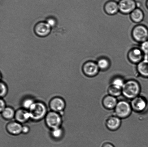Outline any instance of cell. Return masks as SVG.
Instances as JSON below:
<instances>
[{
	"label": "cell",
	"instance_id": "cell-21",
	"mask_svg": "<svg viewBox=\"0 0 148 147\" xmlns=\"http://www.w3.org/2000/svg\"><path fill=\"white\" fill-rule=\"evenodd\" d=\"M3 117L7 120H10L14 117L15 112L14 109L10 107H6L1 112Z\"/></svg>",
	"mask_w": 148,
	"mask_h": 147
},
{
	"label": "cell",
	"instance_id": "cell-25",
	"mask_svg": "<svg viewBox=\"0 0 148 147\" xmlns=\"http://www.w3.org/2000/svg\"><path fill=\"white\" fill-rule=\"evenodd\" d=\"M0 88H1L0 95H1V97L3 98L7 95V92H8L7 86L3 82H1L0 83Z\"/></svg>",
	"mask_w": 148,
	"mask_h": 147
},
{
	"label": "cell",
	"instance_id": "cell-20",
	"mask_svg": "<svg viewBox=\"0 0 148 147\" xmlns=\"http://www.w3.org/2000/svg\"><path fill=\"white\" fill-rule=\"evenodd\" d=\"M107 91L108 94L117 98L122 95L121 89L111 85L108 86Z\"/></svg>",
	"mask_w": 148,
	"mask_h": 147
},
{
	"label": "cell",
	"instance_id": "cell-14",
	"mask_svg": "<svg viewBox=\"0 0 148 147\" xmlns=\"http://www.w3.org/2000/svg\"><path fill=\"white\" fill-rule=\"evenodd\" d=\"M118 102L117 98L108 94L103 98L101 103L103 106L107 110H114Z\"/></svg>",
	"mask_w": 148,
	"mask_h": 147
},
{
	"label": "cell",
	"instance_id": "cell-2",
	"mask_svg": "<svg viewBox=\"0 0 148 147\" xmlns=\"http://www.w3.org/2000/svg\"><path fill=\"white\" fill-rule=\"evenodd\" d=\"M133 111L130 102L124 100L118 101L114 109V115L121 119L130 117Z\"/></svg>",
	"mask_w": 148,
	"mask_h": 147
},
{
	"label": "cell",
	"instance_id": "cell-19",
	"mask_svg": "<svg viewBox=\"0 0 148 147\" xmlns=\"http://www.w3.org/2000/svg\"><path fill=\"white\" fill-rule=\"evenodd\" d=\"M100 70L105 71L109 68L110 66V60L106 58H101L97 62Z\"/></svg>",
	"mask_w": 148,
	"mask_h": 147
},
{
	"label": "cell",
	"instance_id": "cell-4",
	"mask_svg": "<svg viewBox=\"0 0 148 147\" xmlns=\"http://www.w3.org/2000/svg\"><path fill=\"white\" fill-rule=\"evenodd\" d=\"M132 37L138 43H142L148 40V28L143 24H138L133 27L132 31Z\"/></svg>",
	"mask_w": 148,
	"mask_h": 147
},
{
	"label": "cell",
	"instance_id": "cell-22",
	"mask_svg": "<svg viewBox=\"0 0 148 147\" xmlns=\"http://www.w3.org/2000/svg\"><path fill=\"white\" fill-rule=\"evenodd\" d=\"M126 81L121 76H117L113 78L111 80L110 85L122 89Z\"/></svg>",
	"mask_w": 148,
	"mask_h": 147
},
{
	"label": "cell",
	"instance_id": "cell-6",
	"mask_svg": "<svg viewBox=\"0 0 148 147\" xmlns=\"http://www.w3.org/2000/svg\"><path fill=\"white\" fill-rule=\"evenodd\" d=\"M45 121L47 126L53 129L60 127L62 123V119L59 113L52 111L46 115Z\"/></svg>",
	"mask_w": 148,
	"mask_h": 147
},
{
	"label": "cell",
	"instance_id": "cell-17",
	"mask_svg": "<svg viewBox=\"0 0 148 147\" xmlns=\"http://www.w3.org/2000/svg\"><path fill=\"white\" fill-rule=\"evenodd\" d=\"M130 17L133 22L139 23L143 21L145 15L143 10L137 7L130 14Z\"/></svg>",
	"mask_w": 148,
	"mask_h": 147
},
{
	"label": "cell",
	"instance_id": "cell-24",
	"mask_svg": "<svg viewBox=\"0 0 148 147\" xmlns=\"http://www.w3.org/2000/svg\"><path fill=\"white\" fill-rule=\"evenodd\" d=\"M35 102L31 99H27L23 101V106L25 109H29Z\"/></svg>",
	"mask_w": 148,
	"mask_h": 147
},
{
	"label": "cell",
	"instance_id": "cell-5",
	"mask_svg": "<svg viewBox=\"0 0 148 147\" xmlns=\"http://www.w3.org/2000/svg\"><path fill=\"white\" fill-rule=\"evenodd\" d=\"M130 103L133 111L137 113H143L147 110L148 107L147 99L140 95L132 99Z\"/></svg>",
	"mask_w": 148,
	"mask_h": 147
},
{
	"label": "cell",
	"instance_id": "cell-32",
	"mask_svg": "<svg viewBox=\"0 0 148 147\" xmlns=\"http://www.w3.org/2000/svg\"></svg>",
	"mask_w": 148,
	"mask_h": 147
},
{
	"label": "cell",
	"instance_id": "cell-3",
	"mask_svg": "<svg viewBox=\"0 0 148 147\" xmlns=\"http://www.w3.org/2000/svg\"><path fill=\"white\" fill-rule=\"evenodd\" d=\"M29 110L30 119L35 121L41 120L47 115L46 106L41 102H35Z\"/></svg>",
	"mask_w": 148,
	"mask_h": 147
},
{
	"label": "cell",
	"instance_id": "cell-31",
	"mask_svg": "<svg viewBox=\"0 0 148 147\" xmlns=\"http://www.w3.org/2000/svg\"><path fill=\"white\" fill-rule=\"evenodd\" d=\"M146 7H147V8L148 9V0H146Z\"/></svg>",
	"mask_w": 148,
	"mask_h": 147
},
{
	"label": "cell",
	"instance_id": "cell-11",
	"mask_svg": "<svg viewBox=\"0 0 148 147\" xmlns=\"http://www.w3.org/2000/svg\"><path fill=\"white\" fill-rule=\"evenodd\" d=\"M121 124L122 119L115 115L109 117L105 121L106 127L111 131L118 130L121 127Z\"/></svg>",
	"mask_w": 148,
	"mask_h": 147
},
{
	"label": "cell",
	"instance_id": "cell-8",
	"mask_svg": "<svg viewBox=\"0 0 148 147\" xmlns=\"http://www.w3.org/2000/svg\"><path fill=\"white\" fill-rule=\"evenodd\" d=\"M97 63L92 61H88L84 64L82 67L83 72L85 76L89 77H95L100 71Z\"/></svg>",
	"mask_w": 148,
	"mask_h": 147
},
{
	"label": "cell",
	"instance_id": "cell-16",
	"mask_svg": "<svg viewBox=\"0 0 148 147\" xmlns=\"http://www.w3.org/2000/svg\"><path fill=\"white\" fill-rule=\"evenodd\" d=\"M14 118L17 122L24 123L27 122L30 119L29 113L26 110L20 109L15 112Z\"/></svg>",
	"mask_w": 148,
	"mask_h": 147
},
{
	"label": "cell",
	"instance_id": "cell-23",
	"mask_svg": "<svg viewBox=\"0 0 148 147\" xmlns=\"http://www.w3.org/2000/svg\"><path fill=\"white\" fill-rule=\"evenodd\" d=\"M51 134L53 137L55 139H60L63 135V131L60 127L52 129Z\"/></svg>",
	"mask_w": 148,
	"mask_h": 147
},
{
	"label": "cell",
	"instance_id": "cell-12",
	"mask_svg": "<svg viewBox=\"0 0 148 147\" xmlns=\"http://www.w3.org/2000/svg\"><path fill=\"white\" fill-rule=\"evenodd\" d=\"M50 109L53 111L60 113L63 112L66 107V103L63 99L60 97L52 99L49 103Z\"/></svg>",
	"mask_w": 148,
	"mask_h": 147
},
{
	"label": "cell",
	"instance_id": "cell-13",
	"mask_svg": "<svg viewBox=\"0 0 148 147\" xmlns=\"http://www.w3.org/2000/svg\"><path fill=\"white\" fill-rule=\"evenodd\" d=\"M104 10L108 15H115L119 12L118 2L114 0H109L104 4Z\"/></svg>",
	"mask_w": 148,
	"mask_h": 147
},
{
	"label": "cell",
	"instance_id": "cell-9",
	"mask_svg": "<svg viewBox=\"0 0 148 147\" xmlns=\"http://www.w3.org/2000/svg\"><path fill=\"white\" fill-rule=\"evenodd\" d=\"M51 27L46 22H39L35 26L34 33L39 37H45L50 34Z\"/></svg>",
	"mask_w": 148,
	"mask_h": 147
},
{
	"label": "cell",
	"instance_id": "cell-30",
	"mask_svg": "<svg viewBox=\"0 0 148 147\" xmlns=\"http://www.w3.org/2000/svg\"><path fill=\"white\" fill-rule=\"evenodd\" d=\"M29 131V129L28 127L26 126H23L22 132L24 134H26L28 133Z\"/></svg>",
	"mask_w": 148,
	"mask_h": 147
},
{
	"label": "cell",
	"instance_id": "cell-28",
	"mask_svg": "<svg viewBox=\"0 0 148 147\" xmlns=\"http://www.w3.org/2000/svg\"><path fill=\"white\" fill-rule=\"evenodd\" d=\"M6 105L5 102L3 99H1L0 100V111L1 113L6 108Z\"/></svg>",
	"mask_w": 148,
	"mask_h": 147
},
{
	"label": "cell",
	"instance_id": "cell-15",
	"mask_svg": "<svg viewBox=\"0 0 148 147\" xmlns=\"http://www.w3.org/2000/svg\"><path fill=\"white\" fill-rule=\"evenodd\" d=\"M23 126L17 122H11L7 125L6 129L9 133L14 135H19L22 132Z\"/></svg>",
	"mask_w": 148,
	"mask_h": 147
},
{
	"label": "cell",
	"instance_id": "cell-1",
	"mask_svg": "<svg viewBox=\"0 0 148 147\" xmlns=\"http://www.w3.org/2000/svg\"><path fill=\"white\" fill-rule=\"evenodd\" d=\"M141 91L140 83L134 79L126 81L122 89L123 96L130 100L140 96Z\"/></svg>",
	"mask_w": 148,
	"mask_h": 147
},
{
	"label": "cell",
	"instance_id": "cell-7",
	"mask_svg": "<svg viewBox=\"0 0 148 147\" xmlns=\"http://www.w3.org/2000/svg\"><path fill=\"white\" fill-rule=\"evenodd\" d=\"M118 4L120 12L125 15L130 14L138 7L136 0H120Z\"/></svg>",
	"mask_w": 148,
	"mask_h": 147
},
{
	"label": "cell",
	"instance_id": "cell-29",
	"mask_svg": "<svg viewBox=\"0 0 148 147\" xmlns=\"http://www.w3.org/2000/svg\"><path fill=\"white\" fill-rule=\"evenodd\" d=\"M101 147H115V146L111 142H107L103 144Z\"/></svg>",
	"mask_w": 148,
	"mask_h": 147
},
{
	"label": "cell",
	"instance_id": "cell-10",
	"mask_svg": "<svg viewBox=\"0 0 148 147\" xmlns=\"http://www.w3.org/2000/svg\"><path fill=\"white\" fill-rule=\"evenodd\" d=\"M144 55L140 48L134 47L129 51L127 57L130 62L138 64L143 60Z\"/></svg>",
	"mask_w": 148,
	"mask_h": 147
},
{
	"label": "cell",
	"instance_id": "cell-26",
	"mask_svg": "<svg viewBox=\"0 0 148 147\" xmlns=\"http://www.w3.org/2000/svg\"><path fill=\"white\" fill-rule=\"evenodd\" d=\"M140 49L142 50L144 54L148 55V40L141 43L140 45Z\"/></svg>",
	"mask_w": 148,
	"mask_h": 147
},
{
	"label": "cell",
	"instance_id": "cell-18",
	"mask_svg": "<svg viewBox=\"0 0 148 147\" xmlns=\"http://www.w3.org/2000/svg\"><path fill=\"white\" fill-rule=\"evenodd\" d=\"M139 75L145 78L148 79V60H143L137 66Z\"/></svg>",
	"mask_w": 148,
	"mask_h": 147
},
{
	"label": "cell",
	"instance_id": "cell-27",
	"mask_svg": "<svg viewBox=\"0 0 148 147\" xmlns=\"http://www.w3.org/2000/svg\"><path fill=\"white\" fill-rule=\"evenodd\" d=\"M51 27H53L56 24V21L55 18L53 17H50L47 18L46 21Z\"/></svg>",
	"mask_w": 148,
	"mask_h": 147
}]
</instances>
